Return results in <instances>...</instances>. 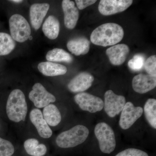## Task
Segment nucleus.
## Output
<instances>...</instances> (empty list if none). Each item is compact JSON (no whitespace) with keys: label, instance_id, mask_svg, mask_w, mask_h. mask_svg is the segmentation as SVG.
Instances as JSON below:
<instances>
[{"label":"nucleus","instance_id":"a211bd4d","mask_svg":"<svg viewBox=\"0 0 156 156\" xmlns=\"http://www.w3.org/2000/svg\"><path fill=\"white\" fill-rule=\"evenodd\" d=\"M67 47L70 52L76 56L85 55L89 52L90 42L85 37H79L69 40Z\"/></svg>","mask_w":156,"mask_h":156},{"label":"nucleus","instance_id":"6e6552de","mask_svg":"<svg viewBox=\"0 0 156 156\" xmlns=\"http://www.w3.org/2000/svg\"><path fill=\"white\" fill-rule=\"evenodd\" d=\"M104 108L107 115L110 118H115L121 113L126 103V98L118 95L111 90L105 93Z\"/></svg>","mask_w":156,"mask_h":156},{"label":"nucleus","instance_id":"bb28decb","mask_svg":"<svg viewBox=\"0 0 156 156\" xmlns=\"http://www.w3.org/2000/svg\"><path fill=\"white\" fill-rule=\"evenodd\" d=\"M144 67L148 75L156 76V56L153 55L147 59Z\"/></svg>","mask_w":156,"mask_h":156},{"label":"nucleus","instance_id":"9b49d317","mask_svg":"<svg viewBox=\"0 0 156 156\" xmlns=\"http://www.w3.org/2000/svg\"><path fill=\"white\" fill-rule=\"evenodd\" d=\"M29 118L39 136L44 139L51 137L53 135V131L45 121L40 109H32L30 112Z\"/></svg>","mask_w":156,"mask_h":156},{"label":"nucleus","instance_id":"dca6fc26","mask_svg":"<svg viewBox=\"0 0 156 156\" xmlns=\"http://www.w3.org/2000/svg\"><path fill=\"white\" fill-rule=\"evenodd\" d=\"M130 49L125 44H119L108 48L106 51L109 61L115 66L122 64L129 54Z\"/></svg>","mask_w":156,"mask_h":156},{"label":"nucleus","instance_id":"1a4fd4ad","mask_svg":"<svg viewBox=\"0 0 156 156\" xmlns=\"http://www.w3.org/2000/svg\"><path fill=\"white\" fill-rule=\"evenodd\" d=\"M28 96L36 108L38 109L44 108L56 101L55 96L47 91L44 86L39 83L34 85Z\"/></svg>","mask_w":156,"mask_h":156},{"label":"nucleus","instance_id":"f03ea898","mask_svg":"<svg viewBox=\"0 0 156 156\" xmlns=\"http://www.w3.org/2000/svg\"><path fill=\"white\" fill-rule=\"evenodd\" d=\"M28 110V105L23 92L20 89L12 90L6 103V112L8 119L14 123L24 122Z\"/></svg>","mask_w":156,"mask_h":156},{"label":"nucleus","instance_id":"ddd939ff","mask_svg":"<svg viewBox=\"0 0 156 156\" xmlns=\"http://www.w3.org/2000/svg\"><path fill=\"white\" fill-rule=\"evenodd\" d=\"M133 89L139 94H145L156 87V76L140 74L134 77L132 82Z\"/></svg>","mask_w":156,"mask_h":156},{"label":"nucleus","instance_id":"cd10ccee","mask_svg":"<svg viewBox=\"0 0 156 156\" xmlns=\"http://www.w3.org/2000/svg\"><path fill=\"white\" fill-rule=\"evenodd\" d=\"M115 156H149L148 154L144 151L130 148L122 151Z\"/></svg>","mask_w":156,"mask_h":156},{"label":"nucleus","instance_id":"393cba45","mask_svg":"<svg viewBox=\"0 0 156 156\" xmlns=\"http://www.w3.org/2000/svg\"><path fill=\"white\" fill-rule=\"evenodd\" d=\"M15 152V147L13 144L0 137V156H12Z\"/></svg>","mask_w":156,"mask_h":156},{"label":"nucleus","instance_id":"a878e982","mask_svg":"<svg viewBox=\"0 0 156 156\" xmlns=\"http://www.w3.org/2000/svg\"><path fill=\"white\" fill-rule=\"evenodd\" d=\"M145 58L144 55L137 54L134 55L128 62L129 67L133 71H139L144 66Z\"/></svg>","mask_w":156,"mask_h":156},{"label":"nucleus","instance_id":"b1692460","mask_svg":"<svg viewBox=\"0 0 156 156\" xmlns=\"http://www.w3.org/2000/svg\"><path fill=\"white\" fill-rule=\"evenodd\" d=\"M15 47L16 43L11 36L5 33L0 32V56L9 55Z\"/></svg>","mask_w":156,"mask_h":156},{"label":"nucleus","instance_id":"5701e85b","mask_svg":"<svg viewBox=\"0 0 156 156\" xmlns=\"http://www.w3.org/2000/svg\"><path fill=\"white\" fill-rule=\"evenodd\" d=\"M143 108L146 119L153 129H156V100L150 98L146 101Z\"/></svg>","mask_w":156,"mask_h":156},{"label":"nucleus","instance_id":"412c9836","mask_svg":"<svg viewBox=\"0 0 156 156\" xmlns=\"http://www.w3.org/2000/svg\"><path fill=\"white\" fill-rule=\"evenodd\" d=\"M60 30V23L58 19L53 15L49 16L45 20L42 30L45 36L50 40L57 38Z\"/></svg>","mask_w":156,"mask_h":156},{"label":"nucleus","instance_id":"c756f323","mask_svg":"<svg viewBox=\"0 0 156 156\" xmlns=\"http://www.w3.org/2000/svg\"><path fill=\"white\" fill-rule=\"evenodd\" d=\"M10 2L15 3H20L22 2L23 1H21V0H14V1H10Z\"/></svg>","mask_w":156,"mask_h":156},{"label":"nucleus","instance_id":"20e7f679","mask_svg":"<svg viewBox=\"0 0 156 156\" xmlns=\"http://www.w3.org/2000/svg\"><path fill=\"white\" fill-rule=\"evenodd\" d=\"M94 133L102 153L110 154L115 151L116 146L115 135L108 124L104 122L98 123L94 128Z\"/></svg>","mask_w":156,"mask_h":156},{"label":"nucleus","instance_id":"f257e3e1","mask_svg":"<svg viewBox=\"0 0 156 156\" xmlns=\"http://www.w3.org/2000/svg\"><path fill=\"white\" fill-rule=\"evenodd\" d=\"M124 35V30L121 26L108 23L95 29L91 34L90 40L94 44L106 47L119 43Z\"/></svg>","mask_w":156,"mask_h":156},{"label":"nucleus","instance_id":"f8f14e48","mask_svg":"<svg viewBox=\"0 0 156 156\" xmlns=\"http://www.w3.org/2000/svg\"><path fill=\"white\" fill-rule=\"evenodd\" d=\"M94 79V76L89 73H80L71 80L68 84V89L73 93L83 92L91 87Z\"/></svg>","mask_w":156,"mask_h":156},{"label":"nucleus","instance_id":"4be33fe9","mask_svg":"<svg viewBox=\"0 0 156 156\" xmlns=\"http://www.w3.org/2000/svg\"><path fill=\"white\" fill-rule=\"evenodd\" d=\"M47 60L52 62H65L71 63L73 58L72 56L64 50L54 48L48 51L46 56Z\"/></svg>","mask_w":156,"mask_h":156},{"label":"nucleus","instance_id":"4468645a","mask_svg":"<svg viewBox=\"0 0 156 156\" xmlns=\"http://www.w3.org/2000/svg\"><path fill=\"white\" fill-rule=\"evenodd\" d=\"M62 10L64 13V24L69 29L75 27L79 18V11L73 1L64 0L62 1Z\"/></svg>","mask_w":156,"mask_h":156},{"label":"nucleus","instance_id":"0eeeda50","mask_svg":"<svg viewBox=\"0 0 156 156\" xmlns=\"http://www.w3.org/2000/svg\"><path fill=\"white\" fill-rule=\"evenodd\" d=\"M143 113V108L141 107L135 106L131 101L126 102L120 115V128L124 130L129 129L141 118Z\"/></svg>","mask_w":156,"mask_h":156},{"label":"nucleus","instance_id":"aec40b11","mask_svg":"<svg viewBox=\"0 0 156 156\" xmlns=\"http://www.w3.org/2000/svg\"><path fill=\"white\" fill-rule=\"evenodd\" d=\"M26 152L30 156H44L48 152L45 144L41 143L36 138H30L23 143Z\"/></svg>","mask_w":156,"mask_h":156},{"label":"nucleus","instance_id":"423d86ee","mask_svg":"<svg viewBox=\"0 0 156 156\" xmlns=\"http://www.w3.org/2000/svg\"><path fill=\"white\" fill-rule=\"evenodd\" d=\"M74 99L82 110L91 113L101 111L104 108V101L101 98L87 92L78 93Z\"/></svg>","mask_w":156,"mask_h":156},{"label":"nucleus","instance_id":"f3484780","mask_svg":"<svg viewBox=\"0 0 156 156\" xmlns=\"http://www.w3.org/2000/svg\"><path fill=\"white\" fill-rule=\"evenodd\" d=\"M38 69L43 75L51 77L63 75L67 71V68L65 66L50 61L39 63Z\"/></svg>","mask_w":156,"mask_h":156},{"label":"nucleus","instance_id":"2eb2a0df","mask_svg":"<svg viewBox=\"0 0 156 156\" xmlns=\"http://www.w3.org/2000/svg\"><path fill=\"white\" fill-rule=\"evenodd\" d=\"M50 7V5L48 3H36L31 6L30 10V23L36 30L41 27Z\"/></svg>","mask_w":156,"mask_h":156},{"label":"nucleus","instance_id":"7ed1b4c3","mask_svg":"<svg viewBox=\"0 0 156 156\" xmlns=\"http://www.w3.org/2000/svg\"><path fill=\"white\" fill-rule=\"evenodd\" d=\"M89 134V128L83 125H77L57 135L56 145L61 148H70L80 145L86 141Z\"/></svg>","mask_w":156,"mask_h":156},{"label":"nucleus","instance_id":"6ab92c4d","mask_svg":"<svg viewBox=\"0 0 156 156\" xmlns=\"http://www.w3.org/2000/svg\"><path fill=\"white\" fill-rule=\"evenodd\" d=\"M43 117L50 127H56L61 122L62 115L58 107L53 103H50L43 108Z\"/></svg>","mask_w":156,"mask_h":156},{"label":"nucleus","instance_id":"c85d7f7f","mask_svg":"<svg viewBox=\"0 0 156 156\" xmlns=\"http://www.w3.org/2000/svg\"><path fill=\"white\" fill-rule=\"evenodd\" d=\"M76 4L78 9L83 10L86 9L87 7L93 5L97 1L95 0H76Z\"/></svg>","mask_w":156,"mask_h":156},{"label":"nucleus","instance_id":"9d476101","mask_svg":"<svg viewBox=\"0 0 156 156\" xmlns=\"http://www.w3.org/2000/svg\"><path fill=\"white\" fill-rule=\"evenodd\" d=\"M132 0H101L98 11L104 16H109L125 11L132 5Z\"/></svg>","mask_w":156,"mask_h":156},{"label":"nucleus","instance_id":"39448f33","mask_svg":"<svg viewBox=\"0 0 156 156\" xmlns=\"http://www.w3.org/2000/svg\"><path fill=\"white\" fill-rule=\"evenodd\" d=\"M9 24L11 37L15 41L23 43L29 38L31 33L30 27L22 15L15 14L11 16Z\"/></svg>","mask_w":156,"mask_h":156}]
</instances>
